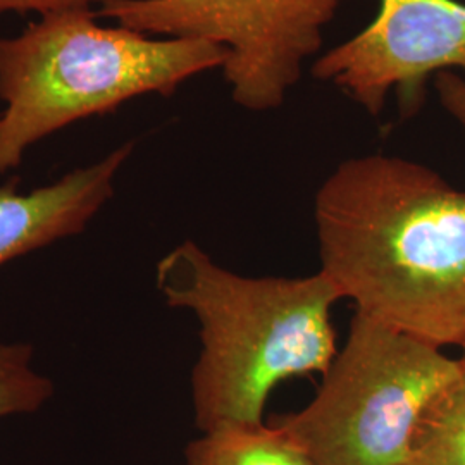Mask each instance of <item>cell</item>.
<instances>
[{
  "instance_id": "obj_13",
  "label": "cell",
  "mask_w": 465,
  "mask_h": 465,
  "mask_svg": "<svg viewBox=\"0 0 465 465\" xmlns=\"http://www.w3.org/2000/svg\"><path fill=\"white\" fill-rule=\"evenodd\" d=\"M460 349H462V355H460V359H459V364H460L462 374L465 376V341L460 345Z\"/></svg>"
},
{
  "instance_id": "obj_1",
  "label": "cell",
  "mask_w": 465,
  "mask_h": 465,
  "mask_svg": "<svg viewBox=\"0 0 465 465\" xmlns=\"http://www.w3.org/2000/svg\"><path fill=\"white\" fill-rule=\"evenodd\" d=\"M321 272L357 312L434 347L465 341V192L431 167L343 161L314 199Z\"/></svg>"
},
{
  "instance_id": "obj_6",
  "label": "cell",
  "mask_w": 465,
  "mask_h": 465,
  "mask_svg": "<svg viewBox=\"0 0 465 465\" xmlns=\"http://www.w3.org/2000/svg\"><path fill=\"white\" fill-rule=\"evenodd\" d=\"M362 32L322 54L312 76L380 116L395 90L400 114H416L432 73L465 71V5L455 0H380Z\"/></svg>"
},
{
  "instance_id": "obj_9",
  "label": "cell",
  "mask_w": 465,
  "mask_h": 465,
  "mask_svg": "<svg viewBox=\"0 0 465 465\" xmlns=\"http://www.w3.org/2000/svg\"><path fill=\"white\" fill-rule=\"evenodd\" d=\"M409 465H465V376L434 393L417 417Z\"/></svg>"
},
{
  "instance_id": "obj_10",
  "label": "cell",
  "mask_w": 465,
  "mask_h": 465,
  "mask_svg": "<svg viewBox=\"0 0 465 465\" xmlns=\"http://www.w3.org/2000/svg\"><path fill=\"white\" fill-rule=\"evenodd\" d=\"M32 359V345L0 343V419L35 412L52 397V382L35 371Z\"/></svg>"
},
{
  "instance_id": "obj_3",
  "label": "cell",
  "mask_w": 465,
  "mask_h": 465,
  "mask_svg": "<svg viewBox=\"0 0 465 465\" xmlns=\"http://www.w3.org/2000/svg\"><path fill=\"white\" fill-rule=\"evenodd\" d=\"M97 19L94 9L54 13L0 38V174L80 119L149 94L171 97L228 61V49L211 42L153 38Z\"/></svg>"
},
{
  "instance_id": "obj_12",
  "label": "cell",
  "mask_w": 465,
  "mask_h": 465,
  "mask_svg": "<svg viewBox=\"0 0 465 465\" xmlns=\"http://www.w3.org/2000/svg\"><path fill=\"white\" fill-rule=\"evenodd\" d=\"M102 0H0V15L16 13H36L40 16H47L54 13L76 11V9H92L94 4Z\"/></svg>"
},
{
  "instance_id": "obj_7",
  "label": "cell",
  "mask_w": 465,
  "mask_h": 465,
  "mask_svg": "<svg viewBox=\"0 0 465 465\" xmlns=\"http://www.w3.org/2000/svg\"><path fill=\"white\" fill-rule=\"evenodd\" d=\"M134 149V142H128L99 163L26 193L17 190V178L0 184V267L84 232L114 195L117 173Z\"/></svg>"
},
{
  "instance_id": "obj_4",
  "label": "cell",
  "mask_w": 465,
  "mask_h": 465,
  "mask_svg": "<svg viewBox=\"0 0 465 465\" xmlns=\"http://www.w3.org/2000/svg\"><path fill=\"white\" fill-rule=\"evenodd\" d=\"M460 374L440 347L355 312L314 400L271 422L312 465H409L417 417Z\"/></svg>"
},
{
  "instance_id": "obj_8",
  "label": "cell",
  "mask_w": 465,
  "mask_h": 465,
  "mask_svg": "<svg viewBox=\"0 0 465 465\" xmlns=\"http://www.w3.org/2000/svg\"><path fill=\"white\" fill-rule=\"evenodd\" d=\"M186 465H312L272 422L228 424L203 432L186 449Z\"/></svg>"
},
{
  "instance_id": "obj_11",
  "label": "cell",
  "mask_w": 465,
  "mask_h": 465,
  "mask_svg": "<svg viewBox=\"0 0 465 465\" xmlns=\"http://www.w3.org/2000/svg\"><path fill=\"white\" fill-rule=\"evenodd\" d=\"M434 88L441 107L453 117L465 134V78L453 71L436 74Z\"/></svg>"
},
{
  "instance_id": "obj_5",
  "label": "cell",
  "mask_w": 465,
  "mask_h": 465,
  "mask_svg": "<svg viewBox=\"0 0 465 465\" xmlns=\"http://www.w3.org/2000/svg\"><path fill=\"white\" fill-rule=\"evenodd\" d=\"M345 0H102L95 15L166 38L228 49L223 66L234 104L250 113L280 109L303 64Z\"/></svg>"
},
{
  "instance_id": "obj_2",
  "label": "cell",
  "mask_w": 465,
  "mask_h": 465,
  "mask_svg": "<svg viewBox=\"0 0 465 465\" xmlns=\"http://www.w3.org/2000/svg\"><path fill=\"white\" fill-rule=\"evenodd\" d=\"M155 284L169 307L199 321L192 400L202 432L262 424L280 382L324 374L338 351L331 309L341 297L321 271L305 278L242 276L186 240L159 261Z\"/></svg>"
}]
</instances>
